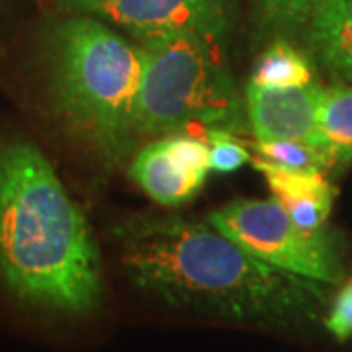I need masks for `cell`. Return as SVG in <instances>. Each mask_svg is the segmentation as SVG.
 <instances>
[{
    "instance_id": "cell-14",
    "label": "cell",
    "mask_w": 352,
    "mask_h": 352,
    "mask_svg": "<svg viewBox=\"0 0 352 352\" xmlns=\"http://www.w3.org/2000/svg\"><path fill=\"white\" fill-rule=\"evenodd\" d=\"M319 0H258L256 28L263 38L284 36L305 25L309 14Z\"/></svg>"
},
{
    "instance_id": "cell-5",
    "label": "cell",
    "mask_w": 352,
    "mask_h": 352,
    "mask_svg": "<svg viewBox=\"0 0 352 352\" xmlns=\"http://www.w3.org/2000/svg\"><path fill=\"white\" fill-rule=\"evenodd\" d=\"M210 223L252 256L317 284H337L340 264L325 233L300 227L272 200H237L210 214Z\"/></svg>"
},
{
    "instance_id": "cell-4",
    "label": "cell",
    "mask_w": 352,
    "mask_h": 352,
    "mask_svg": "<svg viewBox=\"0 0 352 352\" xmlns=\"http://www.w3.org/2000/svg\"><path fill=\"white\" fill-rule=\"evenodd\" d=\"M135 39L143 57L135 106L138 139H161L196 127L206 135L239 129V92L221 57V41L192 32Z\"/></svg>"
},
{
    "instance_id": "cell-3",
    "label": "cell",
    "mask_w": 352,
    "mask_h": 352,
    "mask_svg": "<svg viewBox=\"0 0 352 352\" xmlns=\"http://www.w3.org/2000/svg\"><path fill=\"white\" fill-rule=\"evenodd\" d=\"M43 57L51 104L61 122L104 161H122L138 141L139 45L98 18L75 14L51 28Z\"/></svg>"
},
{
    "instance_id": "cell-11",
    "label": "cell",
    "mask_w": 352,
    "mask_h": 352,
    "mask_svg": "<svg viewBox=\"0 0 352 352\" xmlns=\"http://www.w3.org/2000/svg\"><path fill=\"white\" fill-rule=\"evenodd\" d=\"M317 147L335 163L352 161V85L323 87L317 118Z\"/></svg>"
},
{
    "instance_id": "cell-1",
    "label": "cell",
    "mask_w": 352,
    "mask_h": 352,
    "mask_svg": "<svg viewBox=\"0 0 352 352\" xmlns=\"http://www.w3.org/2000/svg\"><path fill=\"white\" fill-rule=\"evenodd\" d=\"M113 237L126 276L166 305L258 327H286L309 311L314 280L252 256L212 223L131 217Z\"/></svg>"
},
{
    "instance_id": "cell-17",
    "label": "cell",
    "mask_w": 352,
    "mask_h": 352,
    "mask_svg": "<svg viewBox=\"0 0 352 352\" xmlns=\"http://www.w3.org/2000/svg\"><path fill=\"white\" fill-rule=\"evenodd\" d=\"M327 329L339 340L352 337V282L340 289L327 317Z\"/></svg>"
},
{
    "instance_id": "cell-13",
    "label": "cell",
    "mask_w": 352,
    "mask_h": 352,
    "mask_svg": "<svg viewBox=\"0 0 352 352\" xmlns=\"http://www.w3.org/2000/svg\"><path fill=\"white\" fill-rule=\"evenodd\" d=\"M252 149L258 157L268 163L298 168V170H321L325 173L333 161L327 153L314 143L305 141H289V139H254Z\"/></svg>"
},
{
    "instance_id": "cell-12",
    "label": "cell",
    "mask_w": 352,
    "mask_h": 352,
    "mask_svg": "<svg viewBox=\"0 0 352 352\" xmlns=\"http://www.w3.org/2000/svg\"><path fill=\"white\" fill-rule=\"evenodd\" d=\"M261 87H302L314 82L307 59L284 38H276L254 67L252 80Z\"/></svg>"
},
{
    "instance_id": "cell-15",
    "label": "cell",
    "mask_w": 352,
    "mask_h": 352,
    "mask_svg": "<svg viewBox=\"0 0 352 352\" xmlns=\"http://www.w3.org/2000/svg\"><path fill=\"white\" fill-rule=\"evenodd\" d=\"M166 147L173 153L178 163L182 164L192 175L208 178V173L212 170L210 163V145L208 141L190 135V133H176V135H166Z\"/></svg>"
},
{
    "instance_id": "cell-6",
    "label": "cell",
    "mask_w": 352,
    "mask_h": 352,
    "mask_svg": "<svg viewBox=\"0 0 352 352\" xmlns=\"http://www.w3.org/2000/svg\"><path fill=\"white\" fill-rule=\"evenodd\" d=\"M63 12L85 14L126 28L135 38L192 32L215 41L226 38L233 0H55Z\"/></svg>"
},
{
    "instance_id": "cell-8",
    "label": "cell",
    "mask_w": 352,
    "mask_h": 352,
    "mask_svg": "<svg viewBox=\"0 0 352 352\" xmlns=\"http://www.w3.org/2000/svg\"><path fill=\"white\" fill-rule=\"evenodd\" d=\"M272 190L274 200L286 210L289 217L305 231L321 233L327 221L335 190L321 170H298L268 163L261 157L251 159Z\"/></svg>"
},
{
    "instance_id": "cell-2",
    "label": "cell",
    "mask_w": 352,
    "mask_h": 352,
    "mask_svg": "<svg viewBox=\"0 0 352 352\" xmlns=\"http://www.w3.org/2000/svg\"><path fill=\"white\" fill-rule=\"evenodd\" d=\"M0 276L22 302L59 314L98 307L102 268L87 219L38 147H0Z\"/></svg>"
},
{
    "instance_id": "cell-16",
    "label": "cell",
    "mask_w": 352,
    "mask_h": 352,
    "mask_svg": "<svg viewBox=\"0 0 352 352\" xmlns=\"http://www.w3.org/2000/svg\"><path fill=\"white\" fill-rule=\"evenodd\" d=\"M208 145H210L212 170H217V173H233L251 161L249 151L243 147L239 139L229 131H210Z\"/></svg>"
},
{
    "instance_id": "cell-9",
    "label": "cell",
    "mask_w": 352,
    "mask_h": 352,
    "mask_svg": "<svg viewBox=\"0 0 352 352\" xmlns=\"http://www.w3.org/2000/svg\"><path fill=\"white\" fill-rule=\"evenodd\" d=\"M303 28L315 61L352 85V0H319Z\"/></svg>"
},
{
    "instance_id": "cell-10",
    "label": "cell",
    "mask_w": 352,
    "mask_h": 352,
    "mask_svg": "<svg viewBox=\"0 0 352 352\" xmlns=\"http://www.w3.org/2000/svg\"><path fill=\"white\" fill-rule=\"evenodd\" d=\"M131 176L153 200L163 206H178L190 200L206 182V178L192 175L176 161L164 138L155 139L135 155Z\"/></svg>"
},
{
    "instance_id": "cell-7",
    "label": "cell",
    "mask_w": 352,
    "mask_h": 352,
    "mask_svg": "<svg viewBox=\"0 0 352 352\" xmlns=\"http://www.w3.org/2000/svg\"><path fill=\"white\" fill-rule=\"evenodd\" d=\"M323 87L317 82L302 87L247 88V113L254 139H289L317 145V118Z\"/></svg>"
}]
</instances>
